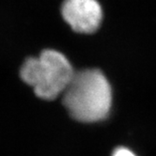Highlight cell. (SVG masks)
I'll list each match as a JSON object with an SVG mask.
<instances>
[{"instance_id": "7a4b0ae2", "label": "cell", "mask_w": 156, "mask_h": 156, "mask_svg": "<svg viewBox=\"0 0 156 156\" xmlns=\"http://www.w3.org/2000/svg\"><path fill=\"white\" fill-rule=\"evenodd\" d=\"M74 73L68 58L52 49L42 51L38 58H28L20 70L22 80L33 87L39 98L47 101L63 94Z\"/></svg>"}, {"instance_id": "3957f363", "label": "cell", "mask_w": 156, "mask_h": 156, "mask_svg": "<svg viewBox=\"0 0 156 156\" xmlns=\"http://www.w3.org/2000/svg\"><path fill=\"white\" fill-rule=\"evenodd\" d=\"M61 14L73 31L91 34L101 25L103 9L97 0H64Z\"/></svg>"}, {"instance_id": "6da1fadb", "label": "cell", "mask_w": 156, "mask_h": 156, "mask_svg": "<svg viewBox=\"0 0 156 156\" xmlns=\"http://www.w3.org/2000/svg\"><path fill=\"white\" fill-rule=\"evenodd\" d=\"M112 104V90L105 74L97 69L75 72L63 92V105L81 122L105 119Z\"/></svg>"}, {"instance_id": "277c9868", "label": "cell", "mask_w": 156, "mask_h": 156, "mask_svg": "<svg viewBox=\"0 0 156 156\" xmlns=\"http://www.w3.org/2000/svg\"><path fill=\"white\" fill-rule=\"evenodd\" d=\"M112 156H136V153H133L131 150L123 147H119L115 150Z\"/></svg>"}]
</instances>
